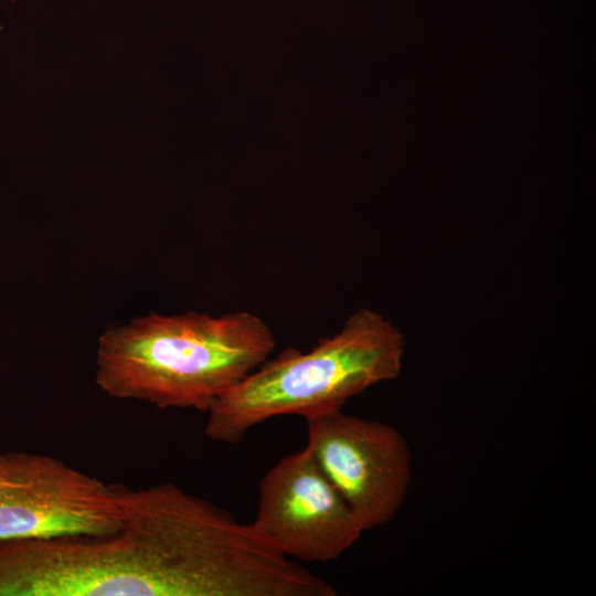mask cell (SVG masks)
<instances>
[{
  "label": "cell",
  "instance_id": "cell-1",
  "mask_svg": "<svg viewBox=\"0 0 596 596\" xmlns=\"http://www.w3.org/2000/svg\"><path fill=\"white\" fill-rule=\"evenodd\" d=\"M246 563L228 512L172 483L125 488L113 533L0 541V596H234Z\"/></svg>",
  "mask_w": 596,
  "mask_h": 596
},
{
  "label": "cell",
  "instance_id": "cell-2",
  "mask_svg": "<svg viewBox=\"0 0 596 596\" xmlns=\"http://www.w3.org/2000/svg\"><path fill=\"white\" fill-rule=\"evenodd\" d=\"M275 348L269 326L245 310L151 313L100 334L95 381L110 397L207 412Z\"/></svg>",
  "mask_w": 596,
  "mask_h": 596
},
{
  "label": "cell",
  "instance_id": "cell-3",
  "mask_svg": "<svg viewBox=\"0 0 596 596\" xmlns=\"http://www.w3.org/2000/svg\"><path fill=\"white\" fill-rule=\"evenodd\" d=\"M404 352L398 328L361 308L311 350L289 348L267 359L207 409L204 433L213 440L237 444L270 418L343 407L369 387L395 379Z\"/></svg>",
  "mask_w": 596,
  "mask_h": 596
},
{
  "label": "cell",
  "instance_id": "cell-4",
  "mask_svg": "<svg viewBox=\"0 0 596 596\" xmlns=\"http://www.w3.org/2000/svg\"><path fill=\"white\" fill-rule=\"evenodd\" d=\"M124 518V487L49 455L0 451V541L107 534Z\"/></svg>",
  "mask_w": 596,
  "mask_h": 596
},
{
  "label": "cell",
  "instance_id": "cell-5",
  "mask_svg": "<svg viewBox=\"0 0 596 596\" xmlns=\"http://www.w3.org/2000/svg\"><path fill=\"white\" fill-rule=\"evenodd\" d=\"M307 447L363 531L390 522L403 505L412 457L392 425L331 407L306 415Z\"/></svg>",
  "mask_w": 596,
  "mask_h": 596
},
{
  "label": "cell",
  "instance_id": "cell-6",
  "mask_svg": "<svg viewBox=\"0 0 596 596\" xmlns=\"http://www.w3.org/2000/svg\"><path fill=\"white\" fill-rule=\"evenodd\" d=\"M252 523L284 556L304 562L336 560L364 532L307 446L263 477Z\"/></svg>",
  "mask_w": 596,
  "mask_h": 596
}]
</instances>
